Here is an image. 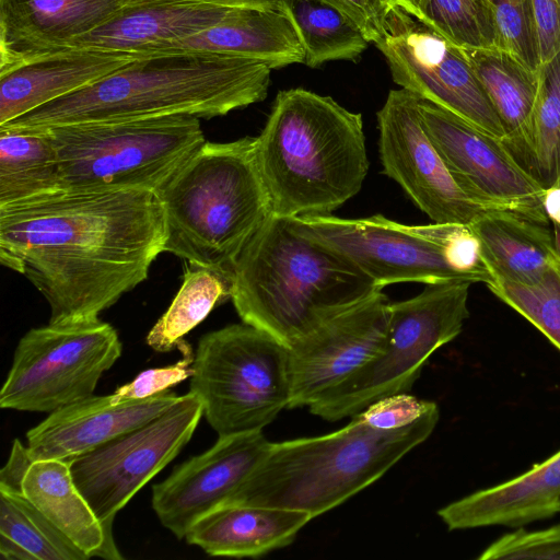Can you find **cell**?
<instances>
[{
  "instance_id": "6da1fadb",
  "label": "cell",
  "mask_w": 560,
  "mask_h": 560,
  "mask_svg": "<svg viewBox=\"0 0 560 560\" xmlns=\"http://www.w3.org/2000/svg\"><path fill=\"white\" fill-rule=\"evenodd\" d=\"M166 237L152 190H60L0 209V261L45 298L50 324L98 318L148 278Z\"/></svg>"
},
{
  "instance_id": "7a4b0ae2",
  "label": "cell",
  "mask_w": 560,
  "mask_h": 560,
  "mask_svg": "<svg viewBox=\"0 0 560 560\" xmlns=\"http://www.w3.org/2000/svg\"><path fill=\"white\" fill-rule=\"evenodd\" d=\"M271 68L223 54L137 57L104 79L1 126H56L173 115L210 119L261 102Z\"/></svg>"
},
{
  "instance_id": "3957f363",
  "label": "cell",
  "mask_w": 560,
  "mask_h": 560,
  "mask_svg": "<svg viewBox=\"0 0 560 560\" xmlns=\"http://www.w3.org/2000/svg\"><path fill=\"white\" fill-rule=\"evenodd\" d=\"M381 290L294 218L271 214L233 267L231 300L243 323L290 347Z\"/></svg>"
},
{
  "instance_id": "277c9868",
  "label": "cell",
  "mask_w": 560,
  "mask_h": 560,
  "mask_svg": "<svg viewBox=\"0 0 560 560\" xmlns=\"http://www.w3.org/2000/svg\"><path fill=\"white\" fill-rule=\"evenodd\" d=\"M257 159L273 215H328L366 177L362 115L301 88L280 91L257 137Z\"/></svg>"
},
{
  "instance_id": "5b68a950",
  "label": "cell",
  "mask_w": 560,
  "mask_h": 560,
  "mask_svg": "<svg viewBox=\"0 0 560 560\" xmlns=\"http://www.w3.org/2000/svg\"><path fill=\"white\" fill-rule=\"evenodd\" d=\"M156 194L165 215L164 252L228 277L272 214L257 137L206 141Z\"/></svg>"
},
{
  "instance_id": "8992f818",
  "label": "cell",
  "mask_w": 560,
  "mask_h": 560,
  "mask_svg": "<svg viewBox=\"0 0 560 560\" xmlns=\"http://www.w3.org/2000/svg\"><path fill=\"white\" fill-rule=\"evenodd\" d=\"M352 417L329 434L271 443L224 505L278 506L319 516L375 482L424 442L439 422L440 410L436 405L415 423L396 430L375 429Z\"/></svg>"
},
{
  "instance_id": "52a82bcc",
  "label": "cell",
  "mask_w": 560,
  "mask_h": 560,
  "mask_svg": "<svg viewBox=\"0 0 560 560\" xmlns=\"http://www.w3.org/2000/svg\"><path fill=\"white\" fill-rule=\"evenodd\" d=\"M49 129L63 191L158 192L206 142L190 115L92 121Z\"/></svg>"
},
{
  "instance_id": "ba28073f",
  "label": "cell",
  "mask_w": 560,
  "mask_h": 560,
  "mask_svg": "<svg viewBox=\"0 0 560 560\" xmlns=\"http://www.w3.org/2000/svg\"><path fill=\"white\" fill-rule=\"evenodd\" d=\"M306 235L348 258L383 289L398 282H495L470 225H407L376 214L363 219L294 218Z\"/></svg>"
},
{
  "instance_id": "9c48e42d",
  "label": "cell",
  "mask_w": 560,
  "mask_h": 560,
  "mask_svg": "<svg viewBox=\"0 0 560 560\" xmlns=\"http://www.w3.org/2000/svg\"><path fill=\"white\" fill-rule=\"evenodd\" d=\"M472 283H429L418 295L388 303L381 352L312 404L310 412L327 421L352 417L374 401L408 393L430 355L455 339L469 317Z\"/></svg>"
},
{
  "instance_id": "30bf717a",
  "label": "cell",
  "mask_w": 560,
  "mask_h": 560,
  "mask_svg": "<svg viewBox=\"0 0 560 560\" xmlns=\"http://www.w3.org/2000/svg\"><path fill=\"white\" fill-rule=\"evenodd\" d=\"M189 392L219 435L262 430L290 402L289 348L248 324L203 335Z\"/></svg>"
},
{
  "instance_id": "8fae6325",
  "label": "cell",
  "mask_w": 560,
  "mask_h": 560,
  "mask_svg": "<svg viewBox=\"0 0 560 560\" xmlns=\"http://www.w3.org/2000/svg\"><path fill=\"white\" fill-rule=\"evenodd\" d=\"M121 350L116 329L98 318L33 328L16 346L0 407L51 413L91 397Z\"/></svg>"
},
{
  "instance_id": "7c38bea8",
  "label": "cell",
  "mask_w": 560,
  "mask_h": 560,
  "mask_svg": "<svg viewBox=\"0 0 560 560\" xmlns=\"http://www.w3.org/2000/svg\"><path fill=\"white\" fill-rule=\"evenodd\" d=\"M202 415L201 400L189 392L150 422L68 462L78 489L104 527L101 558H124L113 536L117 512L177 456Z\"/></svg>"
},
{
  "instance_id": "4fadbf2b",
  "label": "cell",
  "mask_w": 560,
  "mask_h": 560,
  "mask_svg": "<svg viewBox=\"0 0 560 560\" xmlns=\"http://www.w3.org/2000/svg\"><path fill=\"white\" fill-rule=\"evenodd\" d=\"M396 84L506 143L504 126L463 48L398 7L375 45Z\"/></svg>"
},
{
  "instance_id": "5bb4252c",
  "label": "cell",
  "mask_w": 560,
  "mask_h": 560,
  "mask_svg": "<svg viewBox=\"0 0 560 560\" xmlns=\"http://www.w3.org/2000/svg\"><path fill=\"white\" fill-rule=\"evenodd\" d=\"M419 104L424 130L467 196L548 225L546 187L503 140L432 102L419 97Z\"/></svg>"
},
{
  "instance_id": "9a60e30c",
  "label": "cell",
  "mask_w": 560,
  "mask_h": 560,
  "mask_svg": "<svg viewBox=\"0 0 560 560\" xmlns=\"http://www.w3.org/2000/svg\"><path fill=\"white\" fill-rule=\"evenodd\" d=\"M376 117L384 174L433 222L468 225L492 210L454 180L423 128L417 95L405 89L389 91Z\"/></svg>"
},
{
  "instance_id": "2e32d148",
  "label": "cell",
  "mask_w": 560,
  "mask_h": 560,
  "mask_svg": "<svg viewBox=\"0 0 560 560\" xmlns=\"http://www.w3.org/2000/svg\"><path fill=\"white\" fill-rule=\"evenodd\" d=\"M388 303L377 291L288 347L289 409L310 407L381 352Z\"/></svg>"
},
{
  "instance_id": "e0dca14e",
  "label": "cell",
  "mask_w": 560,
  "mask_h": 560,
  "mask_svg": "<svg viewBox=\"0 0 560 560\" xmlns=\"http://www.w3.org/2000/svg\"><path fill=\"white\" fill-rule=\"evenodd\" d=\"M272 442L261 430L219 435L206 452L178 465L152 487V508L177 538L223 506L265 458Z\"/></svg>"
},
{
  "instance_id": "ac0fdd59",
  "label": "cell",
  "mask_w": 560,
  "mask_h": 560,
  "mask_svg": "<svg viewBox=\"0 0 560 560\" xmlns=\"http://www.w3.org/2000/svg\"><path fill=\"white\" fill-rule=\"evenodd\" d=\"M179 397L171 390L143 399L93 395L51 412L32 428L26 433L30 456L69 462L150 422Z\"/></svg>"
},
{
  "instance_id": "d6986e66",
  "label": "cell",
  "mask_w": 560,
  "mask_h": 560,
  "mask_svg": "<svg viewBox=\"0 0 560 560\" xmlns=\"http://www.w3.org/2000/svg\"><path fill=\"white\" fill-rule=\"evenodd\" d=\"M128 0H0V73L70 48Z\"/></svg>"
},
{
  "instance_id": "ffe728a7",
  "label": "cell",
  "mask_w": 560,
  "mask_h": 560,
  "mask_svg": "<svg viewBox=\"0 0 560 560\" xmlns=\"http://www.w3.org/2000/svg\"><path fill=\"white\" fill-rule=\"evenodd\" d=\"M137 57L91 48H67L0 73V126L84 89Z\"/></svg>"
},
{
  "instance_id": "44dd1931",
  "label": "cell",
  "mask_w": 560,
  "mask_h": 560,
  "mask_svg": "<svg viewBox=\"0 0 560 560\" xmlns=\"http://www.w3.org/2000/svg\"><path fill=\"white\" fill-rule=\"evenodd\" d=\"M560 514V450L524 474L438 511L450 530L522 527Z\"/></svg>"
},
{
  "instance_id": "7402d4cb",
  "label": "cell",
  "mask_w": 560,
  "mask_h": 560,
  "mask_svg": "<svg viewBox=\"0 0 560 560\" xmlns=\"http://www.w3.org/2000/svg\"><path fill=\"white\" fill-rule=\"evenodd\" d=\"M174 52L241 56L262 61L271 69L304 63L305 58L290 19L279 8H232L214 25L160 44L139 57Z\"/></svg>"
},
{
  "instance_id": "603a6c76",
  "label": "cell",
  "mask_w": 560,
  "mask_h": 560,
  "mask_svg": "<svg viewBox=\"0 0 560 560\" xmlns=\"http://www.w3.org/2000/svg\"><path fill=\"white\" fill-rule=\"evenodd\" d=\"M231 9L198 0H128L112 18L78 38L70 48L139 57L160 44L214 25Z\"/></svg>"
},
{
  "instance_id": "cb8c5ba5",
  "label": "cell",
  "mask_w": 560,
  "mask_h": 560,
  "mask_svg": "<svg viewBox=\"0 0 560 560\" xmlns=\"http://www.w3.org/2000/svg\"><path fill=\"white\" fill-rule=\"evenodd\" d=\"M312 518L299 510L231 504L200 518L185 539L210 556L258 558L289 546Z\"/></svg>"
},
{
  "instance_id": "d4e9b609",
  "label": "cell",
  "mask_w": 560,
  "mask_h": 560,
  "mask_svg": "<svg viewBox=\"0 0 560 560\" xmlns=\"http://www.w3.org/2000/svg\"><path fill=\"white\" fill-rule=\"evenodd\" d=\"M469 225L495 282L532 284L560 261L549 228L522 214L490 210Z\"/></svg>"
},
{
  "instance_id": "484cf974",
  "label": "cell",
  "mask_w": 560,
  "mask_h": 560,
  "mask_svg": "<svg viewBox=\"0 0 560 560\" xmlns=\"http://www.w3.org/2000/svg\"><path fill=\"white\" fill-rule=\"evenodd\" d=\"M24 495L80 550L100 557L106 535L78 489L68 462L34 460L23 479Z\"/></svg>"
},
{
  "instance_id": "4316f807",
  "label": "cell",
  "mask_w": 560,
  "mask_h": 560,
  "mask_svg": "<svg viewBox=\"0 0 560 560\" xmlns=\"http://www.w3.org/2000/svg\"><path fill=\"white\" fill-rule=\"evenodd\" d=\"M464 51L504 126L506 144L520 161H525L538 92V71L498 47Z\"/></svg>"
},
{
  "instance_id": "83f0119b",
  "label": "cell",
  "mask_w": 560,
  "mask_h": 560,
  "mask_svg": "<svg viewBox=\"0 0 560 560\" xmlns=\"http://www.w3.org/2000/svg\"><path fill=\"white\" fill-rule=\"evenodd\" d=\"M49 129L0 126V209L60 191Z\"/></svg>"
},
{
  "instance_id": "f1b7e54d",
  "label": "cell",
  "mask_w": 560,
  "mask_h": 560,
  "mask_svg": "<svg viewBox=\"0 0 560 560\" xmlns=\"http://www.w3.org/2000/svg\"><path fill=\"white\" fill-rule=\"evenodd\" d=\"M279 9L290 19L310 68L354 61L370 44L353 21L323 0H280Z\"/></svg>"
},
{
  "instance_id": "f546056e",
  "label": "cell",
  "mask_w": 560,
  "mask_h": 560,
  "mask_svg": "<svg viewBox=\"0 0 560 560\" xmlns=\"http://www.w3.org/2000/svg\"><path fill=\"white\" fill-rule=\"evenodd\" d=\"M232 277L187 262L183 283L170 307L147 335L154 351L168 352L219 303L231 298Z\"/></svg>"
},
{
  "instance_id": "4dcf8cb0",
  "label": "cell",
  "mask_w": 560,
  "mask_h": 560,
  "mask_svg": "<svg viewBox=\"0 0 560 560\" xmlns=\"http://www.w3.org/2000/svg\"><path fill=\"white\" fill-rule=\"evenodd\" d=\"M538 77L525 163L547 187L560 173V51L540 66Z\"/></svg>"
},
{
  "instance_id": "1f68e13d",
  "label": "cell",
  "mask_w": 560,
  "mask_h": 560,
  "mask_svg": "<svg viewBox=\"0 0 560 560\" xmlns=\"http://www.w3.org/2000/svg\"><path fill=\"white\" fill-rule=\"evenodd\" d=\"M0 536L34 560H85L90 557L67 538L23 492L0 490Z\"/></svg>"
},
{
  "instance_id": "d6a6232c",
  "label": "cell",
  "mask_w": 560,
  "mask_h": 560,
  "mask_svg": "<svg viewBox=\"0 0 560 560\" xmlns=\"http://www.w3.org/2000/svg\"><path fill=\"white\" fill-rule=\"evenodd\" d=\"M419 21L463 49L498 47L492 7L485 0H422Z\"/></svg>"
},
{
  "instance_id": "836d02e7",
  "label": "cell",
  "mask_w": 560,
  "mask_h": 560,
  "mask_svg": "<svg viewBox=\"0 0 560 560\" xmlns=\"http://www.w3.org/2000/svg\"><path fill=\"white\" fill-rule=\"evenodd\" d=\"M488 288L560 351V261L532 284L495 282Z\"/></svg>"
},
{
  "instance_id": "e575fe53",
  "label": "cell",
  "mask_w": 560,
  "mask_h": 560,
  "mask_svg": "<svg viewBox=\"0 0 560 560\" xmlns=\"http://www.w3.org/2000/svg\"><path fill=\"white\" fill-rule=\"evenodd\" d=\"M498 47L534 71L541 66L533 0H491Z\"/></svg>"
},
{
  "instance_id": "d590c367",
  "label": "cell",
  "mask_w": 560,
  "mask_h": 560,
  "mask_svg": "<svg viewBox=\"0 0 560 560\" xmlns=\"http://www.w3.org/2000/svg\"><path fill=\"white\" fill-rule=\"evenodd\" d=\"M479 560L549 559L560 560V524L539 530L518 528L490 544Z\"/></svg>"
},
{
  "instance_id": "8d00e7d4",
  "label": "cell",
  "mask_w": 560,
  "mask_h": 560,
  "mask_svg": "<svg viewBox=\"0 0 560 560\" xmlns=\"http://www.w3.org/2000/svg\"><path fill=\"white\" fill-rule=\"evenodd\" d=\"M177 349L182 353L179 361L172 365L145 370L131 382L119 386L114 394L120 398L143 399L170 390V388L191 377L195 361L191 346L183 340Z\"/></svg>"
},
{
  "instance_id": "74e56055",
  "label": "cell",
  "mask_w": 560,
  "mask_h": 560,
  "mask_svg": "<svg viewBox=\"0 0 560 560\" xmlns=\"http://www.w3.org/2000/svg\"><path fill=\"white\" fill-rule=\"evenodd\" d=\"M435 406L434 401L421 400L408 393H399L374 401L357 416L372 428L396 430L415 423Z\"/></svg>"
},
{
  "instance_id": "f35d334b",
  "label": "cell",
  "mask_w": 560,
  "mask_h": 560,
  "mask_svg": "<svg viewBox=\"0 0 560 560\" xmlns=\"http://www.w3.org/2000/svg\"><path fill=\"white\" fill-rule=\"evenodd\" d=\"M332 5L361 30L369 43L376 45L387 33L392 9L388 0H323Z\"/></svg>"
},
{
  "instance_id": "ab89813d",
  "label": "cell",
  "mask_w": 560,
  "mask_h": 560,
  "mask_svg": "<svg viewBox=\"0 0 560 560\" xmlns=\"http://www.w3.org/2000/svg\"><path fill=\"white\" fill-rule=\"evenodd\" d=\"M541 65L560 51V0H533Z\"/></svg>"
},
{
  "instance_id": "60d3db41",
  "label": "cell",
  "mask_w": 560,
  "mask_h": 560,
  "mask_svg": "<svg viewBox=\"0 0 560 560\" xmlns=\"http://www.w3.org/2000/svg\"><path fill=\"white\" fill-rule=\"evenodd\" d=\"M33 462L27 446L15 439L12 443L9 459L0 471V490L23 492L22 482Z\"/></svg>"
},
{
  "instance_id": "b9f144b4",
  "label": "cell",
  "mask_w": 560,
  "mask_h": 560,
  "mask_svg": "<svg viewBox=\"0 0 560 560\" xmlns=\"http://www.w3.org/2000/svg\"><path fill=\"white\" fill-rule=\"evenodd\" d=\"M544 208L548 221L552 224L555 243L560 255V173L545 189Z\"/></svg>"
},
{
  "instance_id": "7bdbcfd3",
  "label": "cell",
  "mask_w": 560,
  "mask_h": 560,
  "mask_svg": "<svg viewBox=\"0 0 560 560\" xmlns=\"http://www.w3.org/2000/svg\"><path fill=\"white\" fill-rule=\"evenodd\" d=\"M224 8L270 9L279 8L280 0H198Z\"/></svg>"
},
{
  "instance_id": "ee69618b",
  "label": "cell",
  "mask_w": 560,
  "mask_h": 560,
  "mask_svg": "<svg viewBox=\"0 0 560 560\" xmlns=\"http://www.w3.org/2000/svg\"><path fill=\"white\" fill-rule=\"evenodd\" d=\"M0 553L8 560H34L26 550L3 536H0Z\"/></svg>"
},
{
  "instance_id": "f6af8a7d",
  "label": "cell",
  "mask_w": 560,
  "mask_h": 560,
  "mask_svg": "<svg viewBox=\"0 0 560 560\" xmlns=\"http://www.w3.org/2000/svg\"><path fill=\"white\" fill-rule=\"evenodd\" d=\"M388 2L393 7H398L415 16L416 19H420V4L421 0H388Z\"/></svg>"
},
{
  "instance_id": "bcb514c9",
  "label": "cell",
  "mask_w": 560,
  "mask_h": 560,
  "mask_svg": "<svg viewBox=\"0 0 560 560\" xmlns=\"http://www.w3.org/2000/svg\"><path fill=\"white\" fill-rule=\"evenodd\" d=\"M485 1L488 2L492 7L491 0H485Z\"/></svg>"
}]
</instances>
